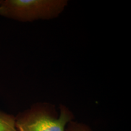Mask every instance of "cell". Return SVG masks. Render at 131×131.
Segmentation results:
<instances>
[{
  "mask_svg": "<svg viewBox=\"0 0 131 131\" xmlns=\"http://www.w3.org/2000/svg\"><path fill=\"white\" fill-rule=\"evenodd\" d=\"M73 117L72 113L64 106H60L58 117L49 108L36 106L19 115L15 126L17 131H65Z\"/></svg>",
  "mask_w": 131,
  "mask_h": 131,
  "instance_id": "7a4b0ae2",
  "label": "cell"
},
{
  "mask_svg": "<svg viewBox=\"0 0 131 131\" xmlns=\"http://www.w3.org/2000/svg\"><path fill=\"white\" fill-rule=\"evenodd\" d=\"M68 4L66 0H0V15L21 22L56 18Z\"/></svg>",
  "mask_w": 131,
  "mask_h": 131,
  "instance_id": "6da1fadb",
  "label": "cell"
},
{
  "mask_svg": "<svg viewBox=\"0 0 131 131\" xmlns=\"http://www.w3.org/2000/svg\"><path fill=\"white\" fill-rule=\"evenodd\" d=\"M65 131H91V130L85 124L71 121L67 124Z\"/></svg>",
  "mask_w": 131,
  "mask_h": 131,
  "instance_id": "277c9868",
  "label": "cell"
},
{
  "mask_svg": "<svg viewBox=\"0 0 131 131\" xmlns=\"http://www.w3.org/2000/svg\"><path fill=\"white\" fill-rule=\"evenodd\" d=\"M16 117L0 111V131H17Z\"/></svg>",
  "mask_w": 131,
  "mask_h": 131,
  "instance_id": "3957f363",
  "label": "cell"
}]
</instances>
